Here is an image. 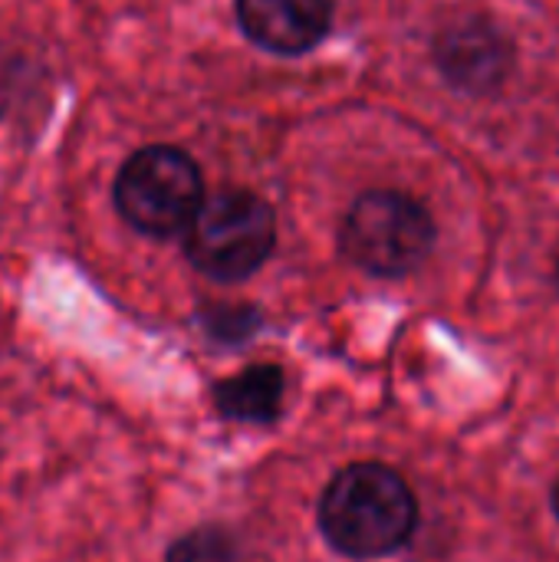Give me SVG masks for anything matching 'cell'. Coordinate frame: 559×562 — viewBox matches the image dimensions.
<instances>
[{
  "label": "cell",
  "instance_id": "7a4b0ae2",
  "mask_svg": "<svg viewBox=\"0 0 559 562\" xmlns=\"http://www.w3.org/2000/svg\"><path fill=\"white\" fill-rule=\"evenodd\" d=\"M438 227L432 211L405 191L376 188L353 201L339 247L343 257L382 280L415 273L435 250Z\"/></svg>",
  "mask_w": 559,
  "mask_h": 562
},
{
  "label": "cell",
  "instance_id": "9c48e42d",
  "mask_svg": "<svg viewBox=\"0 0 559 562\" xmlns=\"http://www.w3.org/2000/svg\"><path fill=\"white\" fill-rule=\"evenodd\" d=\"M257 313L254 310H241V306H227V310H214L211 316H208V333L211 336H217V339H231V342H237V339H244V336H250L254 329H257Z\"/></svg>",
  "mask_w": 559,
  "mask_h": 562
},
{
  "label": "cell",
  "instance_id": "8992f818",
  "mask_svg": "<svg viewBox=\"0 0 559 562\" xmlns=\"http://www.w3.org/2000/svg\"><path fill=\"white\" fill-rule=\"evenodd\" d=\"M244 36L277 56H303L329 33L333 0H237Z\"/></svg>",
  "mask_w": 559,
  "mask_h": 562
},
{
  "label": "cell",
  "instance_id": "3957f363",
  "mask_svg": "<svg viewBox=\"0 0 559 562\" xmlns=\"http://www.w3.org/2000/svg\"><path fill=\"white\" fill-rule=\"evenodd\" d=\"M277 217L270 204L244 188H224L201 201L185 231V257L217 283L254 277L273 254Z\"/></svg>",
  "mask_w": 559,
  "mask_h": 562
},
{
  "label": "cell",
  "instance_id": "277c9868",
  "mask_svg": "<svg viewBox=\"0 0 559 562\" xmlns=\"http://www.w3.org/2000/svg\"><path fill=\"white\" fill-rule=\"evenodd\" d=\"M119 214L145 237L185 234L204 201V178L194 158L175 145L138 148L112 188Z\"/></svg>",
  "mask_w": 559,
  "mask_h": 562
},
{
  "label": "cell",
  "instance_id": "ba28073f",
  "mask_svg": "<svg viewBox=\"0 0 559 562\" xmlns=\"http://www.w3.org/2000/svg\"><path fill=\"white\" fill-rule=\"evenodd\" d=\"M165 562H260L254 557V550L227 527L217 524H204L188 530L185 537H178Z\"/></svg>",
  "mask_w": 559,
  "mask_h": 562
},
{
  "label": "cell",
  "instance_id": "6da1fadb",
  "mask_svg": "<svg viewBox=\"0 0 559 562\" xmlns=\"http://www.w3.org/2000/svg\"><path fill=\"white\" fill-rule=\"evenodd\" d=\"M316 527L346 560H385L412 543L418 530V497L395 468L356 461L336 471L323 487Z\"/></svg>",
  "mask_w": 559,
  "mask_h": 562
},
{
  "label": "cell",
  "instance_id": "30bf717a",
  "mask_svg": "<svg viewBox=\"0 0 559 562\" xmlns=\"http://www.w3.org/2000/svg\"><path fill=\"white\" fill-rule=\"evenodd\" d=\"M550 504H554V514H557V520H559V477L554 481V494H550Z\"/></svg>",
  "mask_w": 559,
  "mask_h": 562
},
{
  "label": "cell",
  "instance_id": "5b68a950",
  "mask_svg": "<svg viewBox=\"0 0 559 562\" xmlns=\"http://www.w3.org/2000/svg\"><path fill=\"white\" fill-rule=\"evenodd\" d=\"M441 79L461 95H494L517 69V46L511 33L484 13H468L438 30L432 43Z\"/></svg>",
  "mask_w": 559,
  "mask_h": 562
},
{
  "label": "cell",
  "instance_id": "52a82bcc",
  "mask_svg": "<svg viewBox=\"0 0 559 562\" xmlns=\"http://www.w3.org/2000/svg\"><path fill=\"white\" fill-rule=\"evenodd\" d=\"M287 379L280 366H250L214 385V408L227 422L273 425L283 408Z\"/></svg>",
  "mask_w": 559,
  "mask_h": 562
}]
</instances>
